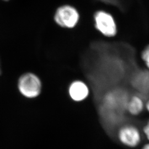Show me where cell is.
Here are the masks:
<instances>
[{
    "label": "cell",
    "instance_id": "6da1fadb",
    "mask_svg": "<svg viewBox=\"0 0 149 149\" xmlns=\"http://www.w3.org/2000/svg\"><path fill=\"white\" fill-rule=\"evenodd\" d=\"M17 88L22 96L28 99H33L40 95L42 83L37 74L26 72L22 74L18 79Z\"/></svg>",
    "mask_w": 149,
    "mask_h": 149
},
{
    "label": "cell",
    "instance_id": "5b68a950",
    "mask_svg": "<svg viewBox=\"0 0 149 149\" xmlns=\"http://www.w3.org/2000/svg\"><path fill=\"white\" fill-rule=\"evenodd\" d=\"M70 98L76 102L84 101L88 97L90 89L88 86L81 80H74L68 87Z\"/></svg>",
    "mask_w": 149,
    "mask_h": 149
},
{
    "label": "cell",
    "instance_id": "9c48e42d",
    "mask_svg": "<svg viewBox=\"0 0 149 149\" xmlns=\"http://www.w3.org/2000/svg\"><path fill=\"white\" fill-rule=\"evenodd\" d=\"M145 109L149 113V98L148 99L146 102H145Z\"/></svg>",
    "mask_w": 149,
    "mask_h": 149
},
{
    "label": "cell",
    "instance_id": "3957f363",
    "mask_svg": "<svg viewBox=\"0 0 149 149\" xmlns=\"http://www.w3.org/2000/svg\"><path fill=\"white\" fill-rule=\"evenodd\" d=\"M93 19L95 27L102 34L107 37H113L116 35V23L110 13L104 11H97L94 13Z\"/></svg>",
    "mask_w": 149,
    "mask_h": 149
},
{
    "label": "cell",
    "instance_id": "8fae6325",
    "mask_svg": "<svg viewBox=\"0 0 149 149\" xmlns=\"http://www.w3.org/2000/svg\"><path fill=\"white\" fill-rule=\"evenodd\" d=\"M5 1H8V0H5Z\"/></svg>",
    "mask_w": 149,
    "mask_h": 149
},
{
    "label": "cell",
    "instance_id": "8992f818",
    "mask_svg": "<svg viewBox=\"0 0 149 149\" xmlns=\"http://www.w3.org/2000/svg\"><path fill=\"white\" fill-rule=\"evenodd\" d=\"M145 108V102L143 98L138 95H134L129 98L126 106V110L133 116H138L143 112Z\"/></svg>",
    "mask_w": 149,
    "mask_h": 149
},
{
    "label": "cell",
    "instance_id": "52a82bcc",
    "mask_svg": "<svg viewBox=\"0 0 149 149\" xmlns=\"http://www.w3.org/2000/svg\"><path fill=\"white\" fill-rule=\"evenodd\" d=\"M141 59L149 71V45L143 50L141 53Z\"/></svg>",
    "mask_w": 149,
    "mask_h": 149
},
{
    "label": "cell",
    "instance_id": "277c9868",
    "mask_svg": "<svg viewBox=\"0 0 149 149\" xmlns=\"http://www.w3.org/2000/svg\"><path fill=\"white\" fill-rule=\"evenodd\" d=\"M117 137L120 143L129 148H135L141 141V134L138 127L133 124H125L119 129Z\"/></svg>",
    "mask_w": 149,
    "mask_h": 149
},
{
    "label": "cell",
    "instance_id": "30bf717a",
    "mask_svg": "<svg viewBox=\"0 0 149 149\" xmlns=\"http://www.w3.org/2000/svg\"><path fill=\"white\" fill-rule=\"evenodd\" d=\"M142 149H149V143L145 144Z\"/></svg>",
    "mask_w": 149,
    "mask_h": 149
},
{
    "label": "cell",
    "instance_id": "ba28073f",
    "mask_svg": "<svg viewBox=\"0 0 149 149\" xmlns=\"http://www.w3.org/2000/svg\"><path fill=\"white\" fill-rule=\"evenodd\" d=\"M143 133L144 135L149 141V119L143 127Z\"/></svg>",
    "mask_w": 149,
    "mask_h": 149
},
{
    "label": "cell",
    "instance_id": "7a4b0ae2",
    "mask_svg": "<svg viewBox=\"0 0 149 149\" xmlns=\"http://www.w3.org/2000/svg\"><path fill=\"white\" fill-rule=\"evenodd\" d=\"M80 19V14L72 6L63 5L59 7L54 15V21L60 27L73 28Z\"/></svg>",
    "mask_w": 149,
    "mask_h": 149
}]
</instances>
